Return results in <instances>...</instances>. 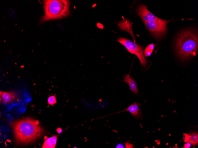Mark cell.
<instances>
[{
  "label": "cell",
  "instance_id": "3957f363",
  "mask_svg": "<svg viewBox=\"0 0 198 148\" xmlns=\"http://www.w3.org/2000/svg\"><path fill=\"white\" fill-rule=\"evenodd\" d=\"M43 2L45 14L41 19V22L63 18L70 14L69 0H47Z\"/></svg>",
  "mask_w": 198,
  "mask_h": 148
},
{
  "label": "cell",
  "instance_id": "8992f818",
  "mask_svg": "<svg viewBox=\"0 0 198 148\" xmlns=\"http://www.w3.org/2000/svg\"><path fill=\"white\" fill-rule=\"evenodd\" d=\"M137 11L144 22L149 21H158L161 19L150 12L147 9V7L143 5L140 4L138 6Z\"/></svg>",
  "mask_w": 198,
  "mask_h": 148
},
{
  "label": "cell",
  "instance_id": "6da1fadb",
  "mask_svg": "<svg viewBox=\"0 0 198 148\" xmlns=\"http://www.w3.org/2000/svg\"><path fill=\"white\" fill-rule=\"evenodd\" d=\"M16 143L27 144L34 141L44 133L39 121L25 118L13 121L11 124Z\"/></svg>",
  "mask_w": 198,
  "mask_h": 148
},
{
  "label": "cell",
  "instance_id": "4fadbf2b",
  "mask_svg": "<svg viewBox=\"0 0 198 148\" xmlns=\"http://www.w3.org/2000/svg\"><path fill=\"white\" fill-rule=\"evenodd\" d=\"M48 103L50 105H53L57 103L55 95L49 97L48 100Z\"/></svg>",
  "mask_w": 198,
  "mask_h": 148
},
{
  "label": "cell",
  "instance_id": "ba28073f",
  "mask_svg": "<svg viewBox=\"0 0 198 148\" xmlns=\"http://www.w3.org/2000/svg\"><path fill=\"white\" fill-rule=\"evenodd\" d=\"M140 107L139 104L135 102L130 105L126 109L119 112L129 111L135 118H141L143 116L142 113L140 110Z\"/></svg>",
  "mask_w": 198,
  "mask_h": 148
},
{
  "label": "cell",
  "instance_id": "7a4b0ae2",
  "mask_svg": "<svg viewBox=\"0 0 198 148\" xmlns=\"http://www.w3.org/2000/svg\"><path fill=\"white\" fill-rule=\"evenodd\" d=\"M176 42L178 53L183 59H189L198 53V33L196 30H188L182 31L177 37Z\"/></svg>",
  "mask_w": 198,
  "mask_h": 148
},
{
  "label": "cell",
  "instance_id": "e0dca14e",
  "mask_svg": "<svg viewBox=\"0 0 198 148\" xmlns=\"http://www.w3.org/2000/svg\"><path fill=\"white\" fill-rule=\"evenodd\" d=\"M148 46L151 50H153L154 47V45L153 44H151L149 45Z\"/></svg>",
  "mask_w": 198,
  "mask_h": 148
},
{
  "label": "cell",
  "instance_id": "2e32d148",
  "mask_svg": "<svg viewBox=\"0 0 198 148\" xmlns=\"http://www.w3.org/2000/svg\"><path fill=\"white\" fill-rule=\"evenodd\" d=\"M191 146V144L189 142H187L184 144V148H189Z\"/></svg>",
  "mask_w": 198,
  "mask_h": 148
},
{
  "label": "cell",
  "instance_id": "5b68a950",
  "mask_svg": "<svg viewBox=\"0 0 198 148\" xmlns=\"http://www.w3.org/2000/svg\"><path fill=\"white\" fill-rule=\"evenodd\" d=\"M170 20L161 19L156 21H149L144 22L146 28L156 38H162L165 35L167 30V24Z\"/></svg>",
  "mask_w": 198,
  "mask_h": 148
},
{
  "label": "cell",
  "instance_id": "52a82bcc",
  "mask_svg": "<svg viewBox=\"0 0 198 148\" xmlns=\"http://www.w3.org/2000/svg\"><path fill=\"white\" fill-rule=\"evenodd\" d=\"M132 24L133 23L127 19H123L117 22V25L120 30L121 31H125L130 33L133 39L134 43H136L135 37L132 30Z\"/></svg>",
  "mask_w": 198,
  "mask_h": 148
},
{
  "label": "cell",
  "instance_id": "9c48e42d",
  "mask_svg": "<svg viewBox=\"0 0 198 148\" xmlns=\"http://www.w3.org/2000/svg\"><path fill=\"white\" fill-rule=\"evenodd\" d=\"M0 95L3 99L4 103H8L15 101L17 98V93L14 92L0 91Z\"/></svg>",
  "mask_w": 198,
  "mask_h": 148
},
{
  "label": "cell",
  "instance_id": "9a60e30c",
  "mask_svg": "<svg viewBox=\"0 0 198 148\" xmlns=\"http://www.w3.org/2000/svg\"><path fill=\"white\" fill-rule=\"evenodd\" d=\"M125 145V148H132L133 145L130 144L129 142H127L124 144Z\"/></svg>",
  "mask_w": 198,
  "mask_h": 148
},
{
  "label": "cell",
  "instance_id": "7c38bea8",
  "mask_svg": "<svg viewBox=\"0 0 198 148\" xmlns=\"http://www.w3.org/2000/svg\"><path fill=\"white\" fill-rule=\"evenodd\" d=\"M57 136L56 135L48 138L44 142L42 148H54L56 145Z\"/></svg>",
  "mask_w": 198,
  "mask_h": 148
},
{
  "label": "cell",
  "instance_id": "277c9868",
  "mask_svg": "<svg viewBox=\"0 0 198 148\" xmlns=\"http://www.w3.org/2000/svg\"><path fill=\"white\" fill-rule=\"evenodd\" d=\"M117 41L124 45L129 52L136 55L142 66H144L146 65L147 61L144 56L142 46L123 38L119 37Z\"/></svg>",
  "mask_w": 198,
  "mask_h": 148
},
{
  "label": "cell",
  "instance_id": "5bb4252c",
  "mask_svg": "<svg viewBox=\"0 0 198 148\" xmlns=\"http://www.w3.org/2000/svg\"><path fill=\"white\" fill-rule=\"evenodd\" d=\"M153 51L150 49L148 46L146 48L144 52V54L145 56L146 57L150 56L152 53Z\"/></svg>",
  "mask_w": 198,
  "mask_h": 148
},
{
  "label": "cell",
  "instance_id": "ac0fdd59",
  "mask_svg": "<svg viewBox=\"0 0 198 148\" xmlns=\"http://www.w3.org/2000/svg\"><path fill=\"white\" fill-rule=\"evenodd\" d=\"M56 131L58 133H61L62 131V129L60 128H57L56 129Z\"/></svg>",
  "mask_w": 198,
  "mask_h": 148
},
{
  "label": "cell",
  "instance_id": "8fae6325",
  "mask_svg": "<svg viewBox=\"0 0 198 148\" xmlns=\"http://www.w3.org/2000/svg\"><path fill=\"white\" fill-rule=\"evenodd\" d=\"M183 140L185 142H188L193 145L198 143V134L197 132H193L189 134H183Z\"/></svg>",
  "mask_w": 198,
  "mask_h": 148
},
{
  "label": "cell",
  "instance_id": "30bf717a",
  "mask_svg": "<svg viewBox=\"0 0 198 148\" xmlns=\"http://www.w3.org/2000/svg\"><path fill=\"white\" fill-rule=\"evenodd\" d=\"M123 80L124 82L128 84L130 90L135 94H138V90L136 83L129 74L124 76Z\"/></svg>",
  "mask_w": 198,
  "mask_h": 148
}]
</instances>
